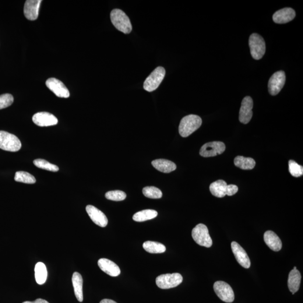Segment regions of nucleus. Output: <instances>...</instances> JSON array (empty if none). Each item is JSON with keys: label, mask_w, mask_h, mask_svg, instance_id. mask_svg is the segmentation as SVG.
<instances>
[{"label": "nucleus", "mask_w": 303, "mask_h": 303, "mask_svg": "<svg viewBox=\"0 0 303 303\" xmlns=\"http://www.w3.org/2000/svg\"><path fill=\"white\" fill-rule=\"evenodd\" d=\"M202 119L198 115H189L182 119L179 127L180 135L184 138L191 135L202 125Z\"/></svg>", "instance_id": "obj_1"}, {"label": "nucleus", "mask_w": 303, "mask_h": 303, "mask_svg": "<svg viewBox=\"0 0 303 303\" xmlns=\"http://www.w3.org/2000/svg\"><path fill=\"white\" fill-rule=\"evenodd\" d=\"M111 22L118 30L129 34L132 30V23L129 17L121 10L116 9L111 12Z\"/></svg>", "instance_id": "obj_2"}, {"label": "nucleus", "mask_w": 303, "mask_h": 303, "mask_svg": "<svg viewBox=\"0 0 303 303\" xmlns=\"http://www.w3.org/2000/svg\"><path fill=\"white\" fill-rule=\"evenodd\" d=\"M237 185H227L223 180H218L212 183L210 186L211 194L217 198H223L225 196H232L238 192Z\"/></svg>", "instance_id": "obj_3"}, {"label": "nucleus", "mask_w": 303, "mask_h": 303, "mask_svg": "<svg viewBox=\"0 0 303 303\" xmlns=\"http://www.w3.org/2000/svg\"><path fill=\"white\" fill-rule=\"evenodd\" d=\"M249 45L253 58L257 61L261 59L266 52V44L263 37L257 33L252 34L249 39Z\"/></svg>", "instance_id": "obj_4"}, {"label": "nucleus", "mask_w": 303, "mask_h": 303, "mask_svg": "<svg viewBox=\"0 0 303 303\" xmlns=\"http://www.w3.org/2000/svg\"><path fill=\"white\" fill-rule=\"evenodd\" d=\"M22 148L20 140L15 135L5 131H0V149L9 152L19 151Z\"/></svg>", "instance_id": "obj_5"}, {"label": "nucleus", "mask_w": 303, "mask_h": 303, "mask_svg": "<svg viewBox=\"0 0 303 303\" xmlns=\"http://www.w3.org/2000/svg\"><path fill=\"white\" fill-rule=\"evenodd\" d=\"M192 235L197 244L210 248L212 245V240L209 234V229L205 225L199 224L193 229Z\"/></svg>", "instance_id": "obj_6"}, {"label": "nucleus", "mask_w": 303, "mask_h": 303, "mask_svg": "<svg viewBox=\"0 0 303 303\" xmlns=\"http://www.w3.org/2000/svg\"><path fill=\"white\" fill-rule=\"evenodd\" d=\"M166 71L163 67L158 66L148 76L144 83V89L151 92L158 89L165 76Z\"/></svg>", "instance_id": "obj_7"}, {"label": "nucleus", "mask_w": 303, "mask_h": 303, "mask_svg": "<svg viewBox=\"0 0 303 303\" xmlns=\"http://www.w3.org/2000/svg\"><path fill=\"white\" fill-rule=\"evenodd\" d=\"M182 280V276L180 273H167L158 276L156 283L157 287L162 289H168L179 286Z\"/></svg>", "instance_id": "obj_8"}, {"label": "nucleus", "mask_w": 303, "mask_h": 303, "mask_svg": "<svg viewBox=\"0 0 303 303\" xmlns=\"http://www.w3.org/2000/svg\"><path fill=\"white\" fill-rule=\"evenodd\" d=\"M215 293L222 301L226 303L233 302L235 299L234 292L231 287L224 281H216L214 284Z\"/></svg>", "instance_id": "obj_9"}, {"label": "nucleus", "mask_w": 303, "mask_h": 303, "mask_svg": "<svg viewBox=\"0 0 303 303\" xmlns=\"http://www.w3.org/2000/svg\"><path fill=\"white\" fill-rule=\"evenodd\" d=\"M225 149L226 146L223 142H209L204 144L200 150L199 154L204 157H214L223 153Z\"/></svg>", "instance_id": "obj_10"}, {"label": "nucleus", "mask_w": 303, "mask_h": 303, "mask_svg": "<svg viewBox=\"0 0 303 303\" xmlns=\"http://www.w3.org/2000/svg\"><path fill=\"white\" fill-rule=\"evenodd\" d=\"M286 81V76L283 71H278L270 77L269 82V91L272 96H276L283 89Z\"/></svg>", "instance_id": "obj_11"}, {"label": "nucleus", "mask_w": 303, "mask_h": 303, "mask_svg": "<svg viewBox=\"0 0 303 303\" xmlns=\"http://www.w3.org/2000/svg\"><path fill=\"white\" fill-rule=\"evenodd\" d=\"M45 84L48 89L56 96L66 98L69 97L70 92L68 89L61 80L51 77L47 80Z\"/></svg>", "instance_id": "obj_12"}, {"label": "nucleus", "mask_w": 303, "mask_h": 303, "mask_svg": "<svg viewBox=\"0 0 303 303\" xmlns=\"http://www.w3.org/2000/svg\"><path fill=\"white\" fill-rule=\"evenodd\" d=\"M253 107L252 98L249 96L245 97L242 102L240 112H239V121L242 124H247L251 121L253 116Z\"/></svg>", "instance_id": "obj_13"}, {"label": "nucleus", "mask_w": 303, "mask_h": 303, "mask_svg": "<svg viewBox=\"0 0 303 303\" xmlns=\"http://www.w3.org/2000/svg\"><path fill=\"white\" fill-rule=\"evenodd\" d=\"M232 251L233 252L236 259L242 267L248 269L251 267V260L249 258L247 253L238 242H231Z\"/></svg>", "instance_id": "obj_14"}, {"label": "nucleus", "mask_w": 303, "mask_h": 303, "mask_svg": "<svg viewBox=\"0 0 303 303\" xmlns=\"http://www.w3.org/2000/svg\"><path fill=\"white\" fill-rule=\"evenodd\" d=\"M35 124L41 127L54 126L58 124V120L54 115L47 112H40L33 116Z\"/></svg>", "instance_id": "obj_15"}, {"label": "nucleus", "mask_w": 303, "mask_h": 303, "mask_svg": "<svg viewBox=\"0 0 303 303\" xmlns=\"http://www.w3.org/2000/svg\"><path fill=\"white\" fill-rule=\"evenodd\" d=\"M86 211L91 219L95 224L102 227H105L108 224V220L106 215L101 211L93 206L88 205Z\"/></svg>", "instance_id": "obj_16"}, {"label": "nucleus", "mask_w": 303, "mask_h": 303, "mask_svg": "<svg viewBox=\"0 0 303 303\" xmlns=\"http://www.w3.org/2000/svg\"><path fill=\"white\" fill-rule=\"evenodd\" d=\"M41 0H27L24 5V14L26 18L35 20L38 18Z\"/></svg>", "instance_id": "obj_17"}, {"label": "nucleus", "mask_w": 303, "mask_h": 303, "mask_svg": "<svg viewBox=\"0 0 303 303\" xmlns=\"http://www.w3.org/2000/svg\"><path fill=\"white\" fill-rule=\"evenodd\" d=\"M98 265L102 271L112 277H117L121 273L119 267L108 259L101 258L98 260Z\"/></svg>", "instance_id": "obj_18"}, {"label": "nucleus", "mask_w": 303, "mask_h": 303, "mask_svg": "<svg viewBox=\"0 0 303 303\" xmlns=\"http://www.w3.org/2000/svg\"><path fill=\"white\" fill-rule=\"evenodd\" d=\"M295 12L290 8H284L278 10L273 14V20L277 24H285L291 22L295 17Z\"/></svg>", "instance_id": "obj_19"}, {"label": "nucleus", "mask_w": 303, "mask_h": 303, "mask_svg": "<svg viewBox=\"0 0 303 303\" xmlns=\"http://www.w3.org/2000/svg\"><path fill=\"white\" fill-rule=\"evenodd\" d=\"M264 241L267 245L274 252L280 251L282 248V242L278 236L272 231H267L264 234Z\"/></svg>", "instance_id": "obj_20"}, {"label": "nucleus", "mask_w": 303, "mask_h": 303, "mask_svg": "<svg viewBox=\"0 0 303 303\" xmlns=\"http://www.w3.org/2000/svg\"><path fill=\"white\" fill-rule=\"evenodd\" d=\"M301 274L297 270H292L288 274V287L292 295L297 292L300 288L301 283Z\"/></svg>", "instance_id": "obj_21"}, {"label": "nucleus", "mask_w": 303, "mask_h": 303, "mask_svg": "<svg viewBox=\"0 0 303 303\" xmlns=\"http://www.w3.org/2000/svg\"><path fill=\"white\" fill-rule=\"evenodd\" d=\"M153 167L164 173H170L177 169V165L171 161L165 159H157L152 162Z\"/></svg>", "instance_id": "obj_22"}, {"label": "nucleus", "mask_w": 303, "mask_h": 303, "mask_svg": "<svg viewBox=\"0 0 303 303\" xmlns=\"http://www.w3.org/2000/svg\"><path fill=\"white\" fill-rule=\"evenodd\" d=\"M72 283L77 300L82 302L83 301V280L82 275L79 273L76 272L73 273Z\"/></svg>", "instance_id": "obj_23"}, {"label": "nucleus", "mask_w": 303, "mask_h": 303, "mask_svg": "<svg viewBox=\"0 0 303 303\" xmlns=\"http://www.w3.org/2000/svg\"><path fill=\"white\" fill-rule=\"evenodd\" d=\"M236 167L242 170H252L256 166V161L252 158L238 156L234 159Z\"/></svg>", "instance_id": "obj_24"}, {"label": "nucleus", "mask_w": 303, "mask_h": 303, "mask_svg": "<svg viewBox=\"0 0 303 303\" xmlns=\"http://www.w3.org/2000/svg\"><path fill=\"white\" fill-rule=\"evenodd\" d=\"M35 278L37 283L39 285H43L46 281L47 278V270L45 264L38 262L35 266Z\"/></svg>", "instance_id": "obj_25"}, {"label": "nucleus", "mask_w": 303, "mask_h": 303, "mask_svg": "<svg viewBox=\"0 0 303 303\" xmlns=\"http://www.w3.org/2000/svg\"><path fill=\"white\" fill-rule=\"evenodd\" d=\"M156 211L153 210H145L136 212L133 217V219L136 222H144L153 219L157 216Z\"/></svg>", "instance_id": "obj_26"}, {"label": "nucleus", "mask_w": 303, "mask_h": 303, "mask_svg": "<svg viewBox=\"0 0 303 303\" xmlns=\"http://www.w3.org/2000/svg\"><path fill=\"white\" fill-rule=\"evenodd\" d=\"M143 247L147 252L152 254L163 253L167 249L165 246L161 243L152 241L144 242Z\"/></svg>", "instance_id": "obj_27"}, {"label": "nucleus", "mask_w": 303, "mask_h": 303, "mask_svg": "<svg viewBox=\"0 0 303 303\" xmlns=\"http://www.w3.org/2000/svg\"><path fill=\"white\" fill-rule=\"evenodd\" d=\"M15 181L17 182L33 184L36 182V180L32 175L25 171H17L15 173Z\"/></svg>", "instance_id": "obj_28"}, {"label": "nucleus", "mask_w": 303, "mask_h": 303, "mask_svg": "<svg viewBox=\"0 0 303 303\" xmlns=\"http://www.w3.org/2000/svg\"><path fill=\"white\" fill-rule=\"evenodd\" d=\"M33 164L36 167L44 169V170L52 172H58L59 170V168L57 166L52 164L43 159L35 160L33 161Z\"/></svg>", "instance_id": "obj_29"}, {"label": "nucleus", "mask_w": 303, "mask_h": 303, "mask_svg": "<svg viewBox=\"0 0 303 303\" xmlns=\"http://www.w3.org/2000/svg\"><path fill=\"white\" fill-rule=\"evenodd\" d=\"M144 196L152 199H160L163 197L161 190L154 186H146L143 189Z\"/></svg>", "instance_id": "obj_30"}, {"label": "nucleus", "mask_w": 303, "mask_h": 303, "mask_svg": "<svg viewBox=\"0 0 303 303\" xmlns=\"http://www.w3.org/2000/svg\"><path fill=\"white\" fill-rule=\"evenodd\" d=\"M288 170L292 177H301L303 175V167L294 160L288 161Z\"/></svg>", "instance_id": "obj_31"}, {"label": "nucleus", "mask_w": 303, "mask_h": 303, "mask_svg": "<svg viewBox=\"0 0 303 303\" xmlns=\"http://www.w3.org/2000/svg\"><path fill=\"white\" fill-rule=\"evenodd\" d=\"M105 197L107 199L113 201H122L126 198V195L121 190H112L106 193Z\"/></svg>", "instance_id": "obj_32"}, {"label": "nucleus", "mask_w": 303, "mask_h": 303, "mask_svg": "<svg viewBox=\"0 0 303 303\" xmlns=\"http://www.w3.org/2000/svg\"><path fill=\"white\" fill-rule=\"evenodd\" d=\"M14 102V97L11 94L6 93L0 95V110L11 106Z\"/></svg>", "instance_id": "obj_33"}, {"label": "nucleus", "mask_w": 303, "mask_h": 303, "mask_svg": "<svg viewBox=\"0 0 303 303\" xmlns=\"http://www.w3.org/2000/svg\"><path fill=\"white\" fill-rule=\"evenodd\" d=\"M23 303H49L47 301L44 300L42 299H37L34 302L26 301Z\"/></svg>", "instance_id": "obj_34"}, {"label": "nucleus", "mask_w": 303, "mask_h": 303, "mask_svg": "<svg viewBox=\"0 0 303 303\" xmlns=\"http://www.w3.org/2000/svg\"><path fill=\"white\" fill-rule=\"evenodd\" d=\"M100 303H117L116 302L111 300V299H105L102 300Z\"/></svg>", "instance_id": "obj_35"}, {"label": "nucleus", "mask_w": 303, "mask_h": 303, "mask_svg": "<svg viewBox=\"0 0 303 303\" xmlns=\"http://www.w3.org/2000/svg\"><path fill=\"white\" fill-rule=\"evenodd\" d=\"M293 270H297V267H294V269H293Z\"/></svg>", "instance_id": "obj_36"}]
</instances>
